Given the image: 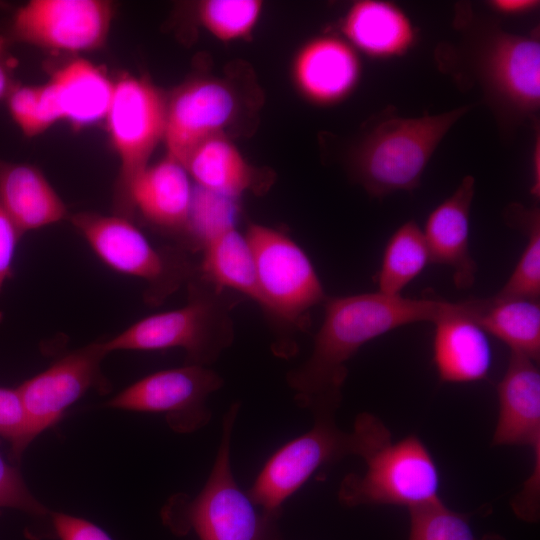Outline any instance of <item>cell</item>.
<instances>
[{"mask_svg": "<svg viewBox=\"0 0 540 540\" xmlns=\"http://www.w3.org/2000/svg\"><path fill=\"white\" fill-rule=\"evenodd\" d=\"M45 84L59 121L87 126L106 118L114 82L90 61L78 58L66 63Z\"/></svg>", "mask_w": 540, "mask_h": 540, "instance_id": "22", "label": "cell"}, {"mask_svg": "<svg viewBox=\"0 0 540 540\" xmlns=\"http://www.w3.org/2000/svg\"><path fill=\"white\" fill-rule=\"evenodd\" d=\"M540 2L537 0H491L489 7L496 13L517 16L536 10Z\"/></svg>", "mask_w": 540, "mask_h": 540, "instance_id": "35", "label": "cell"}, {"mask_svg": "<svg viewBox=\"0 0 540 540\" xmlns=\"http://www.w3.org/2000/svg\"><path fill=\"white\" fill-rule=\"evenodd\" d=\"M240 409L234 402L222 420V436L210 475L193 498L180 495L163 511L176 534L194 531L200 540H284L280 516L258 506L237 484L231 468V436Z\"/></svg>", "mask_w": 540, "mask_h": 540, "instance_id": "5", "label": "cell"}, {"mask_svg": "<svg viewBox=\"0 0 540 540\" xmlns=\"http://www.w3.org/2000/svg\"><path fill=\"white\" fill-rule=\"evenodd\" d=\"M14 508L37 516L46 508L29 492L19 472L0 455V508Z\"/></svg>", "mask_w": 540, "mask_h": 540, "instance_id": "32", "label": "cell"}, {"mask_svg": "<svg viewBox=\"0 0 540 540\" xmlns=\"http://www.w3.org/2000/svg\"><path fill=\"white\" fill-rule=\"evenodd\" d=\"M194 192L186 169L165 157L134 178L128 192L129 211L135 208L160 230L189 239V249H194L190 228Z\"/></svg>", "mask_w": 540, "mask_h": 540, "instance_id": "16", "label": "cell"}, {"mask_svg": "<svg viewBox=\"0 0 540 540\" xmlns=\"http://www.w3.org/2000/svg\"><path fill=\"white\" fill-rule=\"evenodd\" d=\"M336 414L313 415L311 429L280 447L264 464L248 494L265 511L281 516L283 503L320 467L347 456H360L366 432L355 419L353 430H341Z\"/></svg>", "mask_w": 540, "mask_h": 540, "instance_id": "9", "label": "cell"}, {"mask_svg": "<svg viewBox=\"0 0 540 540\" xmlns=\"http://www.w3.org/2000/svg\"><path fill=\"white\" fill-rule=\"evenodd\" d=\"M223 382L220 374L207 366L185 364L142 378L113 397L108 406L165 413L175 431L191 432L209 422L207 398Z\"/></svg>", "mask_w": 540, "mask_h": 540, "instance_id": "12", "label": "cell"}, {"mask_svg": "<svg viewBox=\"0 0 540 540\" xmlns=\"http://www.w3.org/2000/svg\"><path fill=\"white\" fill-rule=\"evenodd\" d=\"M454 38L434 51L438 69L464 91L477 90L503 138L536 124L540 108V34L504 30L471 4L455 5Z\"/></svg>", "mask_w": 540, "mask_h": 540, "instance_id": "1", "label": "cell"}, {"mask_svg": "<svg viewBox=\"0 0 540 540\" xmlns=\"http://www.w3.org/2000/svg\"><path fill=\"white\" fill-rule=\"evenodd\" d=\"M186 286L184 306L143 318L101 341L105 352L181 348L186 352L185 364H213L234 340L232 312L244 297L215 285L198 271Z\"/></svg>", "mask_w": 540, "mask_h": 540, "instance_id": "4", "label": "cell"}, {"mask_svg": "<svg viewBox=\"0 0 540 540\" xmlns=\"http://www.w3.org/2000/svg\"><path fill=\"white\" fill-rule=\"evenodd\" d=\"M537 134L534 142L533 157H532V183L530 193L534 198L540 197V137L539 126L537 127Z\"/></svg>", "mask_w": 540, "mask_h": 540, "instance_id": "36", "label": "cell"}, {"mask_svg": "<svg viewBox=\"0 0 540 540\" xmlns=\"http://www.w3.org/2000/svg\"><path fill=\"white\" fill-rule=\"evenodd\" d=\"M497 395L499 412L492 445L529 447L533 455H540V371L536 362L510 352Z\"/></svg>", "mask_w": 540, "mask_h": 540, "instance_id": "17", "label": "cell"}, {"mask_svg": "<svg viewBox=\"0 0 540 540\" xmlns=\"http://www.w3.org/2000/svg\"><path fill=\"white\" fill-rule=\"evenodd\" d=\"M7 97L9 113L27 137L37 136L59 121L46 84L13 87Z\"/></svg>", "mask_w": 540, "mask_h": 540, "instance_id": "30", "label": "cell"}, {"mask_svg": "<svg viewBox=\"0 0 540 540\" xmlns=\"http://www.w3.org/2000/svg\"><path fill=\"white\" fill-rule=\"evenodd\" d=\"M363 473H349L338 499L347 507L395 505L408 509L438 500L440 474L426 445L416 435L392 437L368 451Z\"/></svg>", "mask_w": 540, "mask_h": 540, "instance_id": "8", "label": "cell"}, {"mask_svg": "<svg viewBox=\"0 0 540 540\" xmlns=\"http://www.w3.org/2000/svg\"><path fill=\"white\" fill-rule=\"evenodd\" d=\"M3 46L4 39L0 38V100L3 99L5 96H8L13 88L11 86L8 71L1 60V52L3 50Z\"/></svg>", "mask_w": 540, "mask_h": 540, "instance_id": "37", "label": "cell"}, {"mask_svg": "<svg viewBox=\"0 0 540 540\" xmlns=\"http://www.w3.org/2000/svg\"><path fill=\"white\" fill-rule=\"evenodd\" d=\"M450 302L370 292L327 297L324 319L309 358L286 374L297 404L312 415L336 414L347 362L366 343L398 327L434 322Z\"/></svg>", "mask_w": 540, "mask_h": 540, "instance_id": "2", "label": "cell"}, {"mask_svg": "<svg viewBox=\"0 0 540 540\" xmlns=\"http://www.w3.org/2000/svg\"><path fill=\"white\" fill-rule=\"evenodd\" d=\"M260 0H204L197 8L201 25L222 42L246 40L262 15Z\"/></svg>", "mask_w": 540, "mask_h": 540, "instance_id": "28", "label": "cell"}, {"mask_svg": "<svg viewBox=\"0 0 540 540\" xmlns=\"http://www.w3.org/2000/svg\"><path fill=\"white\" fill-rule=\"evenodd\" d=\"M21 237L0 201V294L6 281L13 276L15 252ZM2 318L0 309V322Z\"/></svg>", "mask_w": 540, "mask_h": 540, "instance_id": "33", "label": "cell"}, {"mask_svg": "<svg viewBox=\"0 0 540 540\" xmlns=\"http://www.w3.org/2000/svg\"><path fill=\"white\" fill-rule=\"evenodd\" d=\"M343 38L373 58L398 57L412 47L416 33L404 11L380 0L354 2L340 22Z\"/></svg>", "mask_w": 540, "mask_h": 540, "instance_id": "20", "label": "cell"}, {"mask_svg": "<svg viewBox=\"0 0 540 540\" xmlns=\"http://www.w3.org/2000/svg\"><path fill=\"white\" fill-rule=\"evenodd\" d=\"M183 166L199 189L231 200L256 186L253 169L222 134L200 144Z\"/></svg>", "mask_w": 540, "mask_h": 540, "instance_id": "25", "label": "cell"}, {"mask_svg": "<svg viewBox=\"0 0 540 540\" xmlns=\"http://www.w3.org/2000/svg\"><path fill=\"white\" fill-rule=\"evenodd\" d=\"M433 362L439 379L447 383H470L489 374L492 350L487 333L462 309L460 302L433 322Z\"/></svg>", "mask_w": 540, "mask_h": 540, "instance_id": "18", "label": "cell"}, {"mask_svg": "<svg viewBox=\"0 0 540 540\" xmlns=\"http://www.w3.org/2000/svg\"><path fill=\"white\" fill-rule=\"evenodd\" d=\"M474 192L475 178L467 175L457 189L431 211L422 229L431 263L449 266L458 289L472 287L477 272V264L469 250Z\"/></svg>", "mask_w": 540, "mask_h": 540, "instance_id": "19", "label": "cell"}, {"mask_svg": "<svg viewBox=\"0 0 540 540\" xmlns=\"http://www.w3.org/2000/svg\"><path fill=\"white\" fill-rule=\"evenodd\" d=\"M0 437L10 442L17 457L31 442L27 415L17 388L0 387Z\"/></svg>", "mask_w": 540, "mask_h": 540, "instance_id": "31", "label": "cell"}, {"mask_svg": "<svg viewBox=\"0 0 540 540\" xmlns=\"http://www.w3.org/2000/svg\"><path fill=\"white\" fill-rule=\"evenodd\" d=\"M463 311L486 333L535 362L540 357V303L526 298L480 299L460 301Z\"/></svg>", "mask_w": 540, "mask_h": 540, "instance_id": "23", "label": "cell"}, {"mask_svg": "<svg viewBox=\"0 0 540 540\" xmlns=\"http://www.w3.org/2000/svg\"><path fill=\"white\" fill-rule=\"evenodd\" d=\"M106 355L101 341L90 343L59 358L17 388L27 415L31 441L54 425L87 391H108L109 382L101 371Z\"/></svg>", "mask_w": 540, "mask_h": 540, "instance_id": "13", "label": "cell"}, {"mask_svg": "<svg viewBox=\"0 0 540 540\" xmlns=\"http://www.w3.org/2000/svg\"><path fill=\"white\" fill-rule=\"evenodd\" d=\"M69 220L103 263L144 281L149 305L162 304L197 272L185 249L153 245L129 218L79 212Z\"/></svg>", "mask_w": 540, "mask_h": 540, "instance_id": "6", "label": "cell"}, {"mask_svg": "<svg viewBox=\"0 0 540 540\" xmlns=\"http://www.w3.org/2000/svg\"><path fill=\"white\" fill-rule=\"evenodd\" d=\"M244 235L254 258L261 309L289 326V332L305 330L310 310L328 297L310 258L279 229L251 223Z\"/></svg>", "mask_w": 540, "mask_h": 540, "instance_id": "7", "label": "cell"}, {"mask_svg": "<svg viewBox=\"0 0 540 540\" xmlns=\"http://www.w3.org/2000/svg\"><path fill=\"white\" fill-rule=\"evenodd\" d=\"M51 516L60 540H112L104 530L86 519L59 512Z\"/></svg>", "mask_w": 540, "mask_h": 540, "instance_id": "34", "label": "cell"}, {"mask_svg": "<svg viewBox=\"0 0 540 540\" xmlns=\"http://www.w3.org/2000/svg\"><path fill=\"white\" fill-rule=\"evenodd\" d=\"M0 201L22 236L69 218L61 197L30 164L0 161Z\"/></svg>", "mask_w": 540, "mask_h": 540, "instance_id": "21", "label": "cell"}, {"mask_svg": "<svg viewBox=\"0 0 540 540\" xmlns=\"http://www.w3.org/2000/svg\"><path fill=\"white\" fill-rule=\"evenodd\" d=\"M430 263L423 230L415 221H406L386 243L377 274L378 292L401 295L402 290Z\"/></svg>", "mask_w": 540, "mask_h": 540, "instance_id": "26", "label": "cell"}, {"mask_svg": "<svg viewBox=\"0 0 540 540\" xmlns=\"http://www.w3.org/2000/svg\"><path fill=\"white\" fill-rule=\"evenodd\" d=\"M409 515L408 540H505L496 534L477 538L468 515L450 509L441 498L409 509Z\"/></svg>", "mask_w": 540, "mask_h": 540, "instance_id": "29", "label": "cell"}, {"mask_svg": "<svg viewBox=\"0 0 540 540\" xmlns=\"http://www.w3.org/2000/svg\"><path fill=\"white\" fill-rule=\"evenodd\" d=\"M505 221L527 237L522 254L506 283L496 293L499 298L539 300L540 296V210L512 203L504 212Z\"/></svg>", "mask_w": 540, "mask_h": 540, "instance_id": "27", "label": "cell"}, {"mask_svg": "<svg viewBox=\"0 0 540 540\" xmlns=\"http://www.w3.org/2000/svg\"><path fill=\"white\" fill-rule=\"evenodd\" d=\"M167 100L148 79L124 75L114 83L106 122L120 161L119 193L128 218V192L134 178L149 165L163 142Z\"/></svg>", "mask_w": 540, "mask_h": 540, "instance_id": "10", "label": "cell"}, {"mask_svg": "<svg viewBox=\"0 0 540 540\" xmlns=\"http://www.w3.org/2000/svg\"><path fill=\"white\" fill-rule=\"evenodd\" d=\"M112 16L103 0H31L14 14L10 36L42 49L91 51L105 43Z\"/></svg>", "mask_w": 540, "mask_h": 540, "instance_id": "11", "label": "cell"}, {"mask_svg": "<svg viewBox=\"0 0 540 540\" xmlns=\"http://www.w3.org/2000/svg\"><path fill=\"white\" fill-rule=\"evenodd\" d=\"M477 104L418 117L400 116L393 106L384 108L369 120L349 151L353 180L376 198L414 190L442 139Z\"/></svg>", "mask_w": 540, "mask_h": 540, "instance_id": "3", "label": "cell"}, {"mask_svg": "<svg viewBox=\"0 0 540 540\" xmlns=\"http://www.w3.org/2000/svg\"><path fill=\"white\" fill-rule=\"evenodd\" d=\"M235 109L232 91L220 81L199 79L183 85L167 101L163 137L166 157L183 166L200 144L222 134Z\"/></svg>", "mask_w": 540, "mask_h": 540, "instance_id": "14", "label": "cell"}, {"mask_svg": "<svg viewBox=\"0 0 540 540\" xmlns=\"http://www.w3.org/2000/svg\"><path fill=\"white\" fill-rule=\"evenodd\" d=\"M361 76L357 51L342 37L319 35L305 42L291 64L293 84L312 104L329 106L348 97Z\"/></svg>", "mask_w": 540, "mask_h": 540, "instance_id": "15", "label": "cell"}, {"mask_svg": "<svg viewBox=\"0 0 540 540\" xmlns=\"http://www.w3.org/2000/svg\"><path fill=\"white\" fill-rule=\"evenodd\" d=\"M198 273L215 285L247 297L261 307L254 258L245 235L234 225L220 227L201 242Z\"/></svg>", "mask_w": 540, "mask_h": 540, "instance_id": "24", "label": "cell"}]
</instances>
